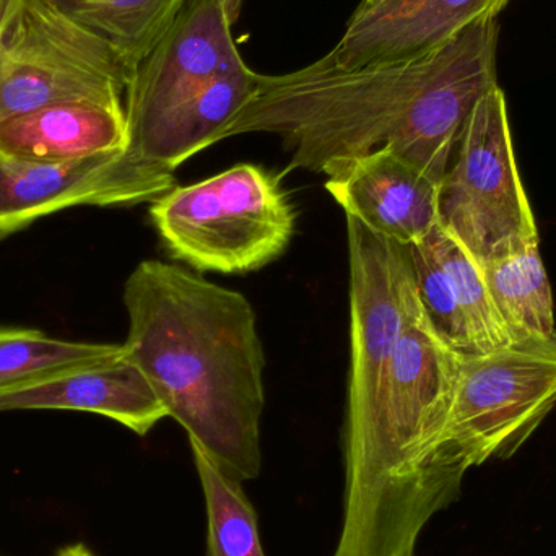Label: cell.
Returning a JSON list of instances; mask_svg holds the SVG:
<instances>
[{"mask_svg": "<svg viewBox=\"0 0 556 556\" xmlns=\"http://www.w3.org/2000/svg\"><path fill=\"white\" fill-rule=\"evenodd\" d=\"M498 18L470 26L441 48L401 64L337 71L319 61L260 75L253 98L218 142L274 134L291 153L288 169L329 176L389 147L443 181L467 117L498 84Z\"/></svg>", "mask_w": 556, "mask_h": 556, "instance_id": "cell-1", "label": "cell"}, {"mask_svg": "<svg viewBox=\"0 0 556 556\" xmlns=\"http://www.w3.org/2000/svg\"><path fill=\"white\" fill-rule=\"evenodd\" d=\"M130 358L189 437L238 482L263 469L266 353L240 291L188 267L142 261L124 285Z\"/></svg>", "mask_w": 556, "mask_h": 556, "instance_id": "cell-2", "label": "cell"}, {"mask_svg": "<svg viewBox=\"0 0 556 556\" xmlns=\"http://www.w3.org/2000/svg\"><path fill=\"white\" fill-rule=\"evenodd\" d=\"M346 217L350 269V369L343 424V521L337 545L355 535L378 485L386 404L395 345L414 294L408 247Z\"/></svg>", "mask_w": 556, "mask_h": 556, "instance_id": "cell-3", "label": "cell"}, {"mask_svg": "<svg viewBox=\"0 0 556 556\" xmlns=\"http://www.w3.org/2000/svg\"><path fill=\"white\" fill-rule=\"evenodd\" d=\"M150 222L173 260L195 273L250 274L290 247L296 212L281 175L241 163L155 199Z\"/></svg>", "mask_w": 556, "mask_h": 556, "instance_id": "cell-4", "label": "cell"}, {"mask_svg": "<svg viewBox=\"0 0 556 556\" xmlns=\"http://www.w3.org/2000/svg\"><path fill=\"white\" fill-rule=\"evenodd\" d=\"M440 224L485 266L539 243L513 146L508 101L500 85L467 117L440 186Z\"/></svg>", "mask_w": 556, "mask_h": 556, "instance_id": "cell-5", "label": "cell"}, {"mask_svg": "<svg viewBox=\"0 0 556 556\" xmlns=\"http://www.w3.org/2000/svg\"><path fill=\"white\" fill-rule=\"evenodd\" d=\"M130 75L110 42L48 0H23L0 39V123L62 103L126 108Z\"/></svg>", "mask_w": 556, "mask_h": 556, "instance_id": "cell-6", "label": "cell"}, {"mask_svg": "<svg viewBox=\"0 0 556 556\" xmlns=\"http://www.w3.org/2000/svg\"><path fill=\"white\" fill-rule=\"evenodd\" d=\"M556 407V332L464 355L450 443L469 463L515 456Z\"/></svg>", "mask_w": 556, "mask_h": 556, "instance_id": "cell-7", "label": "cell"}, {"mask_svg": "<svg viewBox=\"0 0 556 556\" xmlns=\"http://www.w3.org/2000/svg\"><path fill=\"white\" fill-rule=\"evenodd\" d=\"M243 64L220 0H186L130 75L124 159L142 149L160 124L212 78Z\"/></svg>", "mask_w": 556, "mask_h": 556, "instance_id": "cell-8", "label": "cell"}, {"mask_svg": "<svg viewBox=\"0 0 556 556\" xmlns=\"http://www.w3.org/2000/svg\"><path fill=\"white\" fill-rule=\"evenodd\" d=\"M511 0H371L359 3L320 64L337 71L414 61L477 23L498 18Z\"/></svg>", "mask_w": 556, "mask_h": 556, "instance_id": "cell-9", "label": "cell"}, {"mask_svg": "<svg viewBox=\"0 0 556 556\" xmlns=\"http://www.w3.org/2000/svg\"><path fill=\"white\" fill-rule=\"evenodd\" d=\"M408 253L425 313L451 346L476 355L515 343L485 270L443 225L408 247Z\"/></svg>", "mask_w": 556, "mask_h": 556, "instance_id": "cell-10", "label": "cell"}, {"mask_svg": "<svg viewBox=\"0 0 556 556\" xmlns=\"http://www.w3.org/2000/svg\"><path fill=\"white\" fill-rule=\"evenodd\" d=\"M10 410L87 412L111 418L139 437L168 418L124 343L103 358L0 389V412Z\"/></svg>", "mask_w": 556, "mask_h": 556, "instance_id": "cell-11", "label": "cell"}, {"mask_svg": "<svg viewBox=\"0 0 556 556\" xmlns=\"http://www.w3.org/2000/svg\"><path fill=\"white\" fill-rule=\"evenodd\" d=\"M324 186L345 215L402 247L440 224V182L389 147L345 163Z\"/></svg>", "mask_w": 556, "mask_h": 556, "instance_id": "cell-12", "label": "cell"}, {"mask_svg": "<svg viewBox=\"0 0 556 556\" xmlns=\"http://www.w3.org/2000/svg\"><path fill=\"white\" fill-rule=\"evenodd\" d=\"M121 155L39 163L0 155V240L72 207L143 204Z\"/></svg>", "mask_w": 556, "mask_h": 556, "instance_id": "cell-13", "label": "cell"}, {"mask_svg": "<svg viewBox=\"0 0 556 556\" xmlns=\"http://www.w3.org/2000/svg\"><path fill=\"white\" fill-rule=\"evenodd\" d=\"M126 147V108L62 103L0 123V155L26 162L121 155Z\"/></svg>", "mask_w": 556, "mask_h": 556, "instance_id": "cell-14", "label": "cell"}, {"mask_svg": "<svg viewBox=\"0 0 556 556\" xmlns=\"http://www.w3.org/2000/svg\"><path fill=\"white\" fill-rule=\"evenodd\" d=\"M483 270L515 342L554 336V294L539 243L496 257Z\"/></svg>", "mask_w": 556, "mask_h": 556, "instance_id": "cell-15", "label": "cell"}, {"mask_svg": "<svg viewBox=\"0 0 556 556\" xmlns=\"http://www.w3.org/2000/svg\"><path fill=\"white\" fill-rule=\"evenodd\" d=\"M110 42L134 72L162 38L186 0H48Z\"/></svg>", "mask_w": 556, "mask_h": 556, "instance_id": "cell-16", "label": "cell"}, {"mask_svg": "<svg viewBox=\"0 0 556 556\" xmlns=\"http://www.w3.org/2000/svg\"><path fill=\"white\" fill-rule=\"evenodd\" d=\"M189 444L207 508L208 556H266L256 509L241 482L225 473L198 444Z\"/></svg>", "mask_w": 556, "mask_h": 556, "instance_id": "cell-17", "label": "cell"}, {"mask_svg": "<svg viewBox=\"0 0 556 556\" xmlns=\"http://www.w3.org/2000/svg\"><path fill=\"white\" fill-rule=\"evenodd\" d=\"M117 346L54 339L25 327H0V389L103 358Z\"/></svg>", "mask_w": 556, "mask_h": 556, "instance_id": "cell-18", "label": "cell"}, {"mask_svg": "<svg viewBox=\"0 0 556 556\" xmlns=\"http://www.w3.org/2000/svg\"><path fill=\"white\" fill-rule=\"evenodd\" d=\"M23 0H0V39L15 18Z\"/></svg>", "mask_w": 556, "mask_h": 556, "instance_id": "cell-19", "label": "cell"}, {"mask_svg": "<svg viewBox=\"0 0 556 556\" xmlns=\"http://www.w3.org/2000/svg\"><path fill=\"white\" fill-rule=\"evenodd\" d=\"M220 3L222 7H224L225 13H227L228 20H230L231 25H233L238 16H240L244 0H220Z\"/></svg>", "mask_w": 556, "mask_h": 556, "instance_id": "cell-20", "label": "cell"}, {"mask_svg": "<svg viewBox=\"0 0 556 556\" xmlns=\"http://www.w3.org/2000/svg\"><path fill=\"white\" fill-rule=\"evenodd\" d=\"M54 556H94L90 548L84 544H72L61 548Z\"/></svg>", "mask_w": 556, "mask_h": 556, "instance_id": "cell-21", "label": "cell"}, {"mask_svg": "<svg viewBox=\"0 0 556 556\" xmlns=\"http://www.w3.org/2000/svg\"><path fill=\"white\" fill-rule=\"evenodd\" d=\"M363 2H371V0H363Z\"/></svg>", "mask_w": 556, "mask_h": 556, "instance_id": "cell-22", "label": "cell"}]
</instances>
